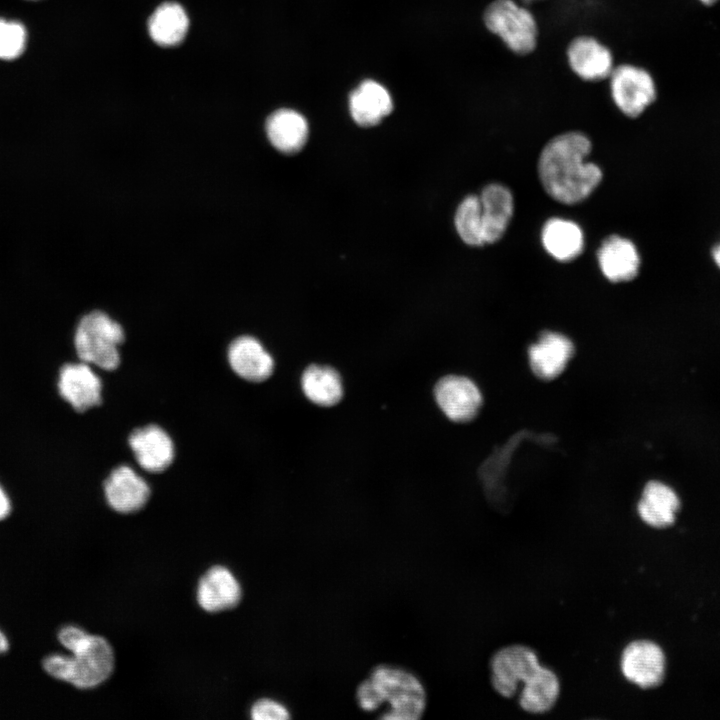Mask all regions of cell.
<instances>
[{
	"label": "cell",
	"mask_w": 720,
	"mask_h": 720,
	"mask_svg": "<svg viewBox=\"0 0 720 720\" xmlns=\"http://www.w3.org/2000/svg\"><path fill=\"white\" fill-rule=\"evenodd\" d=\"M591 152L589 138L577 131L552 138L538 160V174L545 191L564 204L586 199L602 179L601 169L586 162Z\"/></svg>",
	"instance_id": "obj_1"
},
{
	"label": "cell",
	"mask_w": 720,
	"mask_h": 720,
	"mask_svg": "<svg viewBox=\"0 0 720 720\" xmlns=\"http://www.w3.org/2000/svg\"><path fill=\"white\" fill-rule=\"evenodd\" d=\"M355 696L364 711L384 707L380 719L417 720L426 707V691L420 679L407 669L387 664L374 667L358 685Z\"/></svg>",
	"instance_id": "obj_2"
},
{
	"label": "cell",
	"mask_w": 720,
	"mask_h": 720,
	"mask_svg": "<svg viewBox=\"0 0 720 720\" xmlns=\"http://www.w3.org/2000/svg\"><path fill=\"white\" fill-rule=\"evenodd\" d=\"M59 641L71 655L55 654L45 658L43 668L50 676L80 689L95 688L111 676L114 652L104 637L69 626L61 632Z\"/></svg>",
	"instance_id": "obj_3"
},
{
	"label": "cell",
	"mask_w": 720,
	"mask_h": 720,
	"mask_svg": "<svg viewBox=\"0 0 720 720\" xmlns=\"http://www.w3.org/2000/svg\"><path fill=\"white\" fill-rule=\"evenodd\" d=\"M122 326L106 313L95 310L84 315L74 333V348L80 361L105 371L116 370L121 362L119 346L124 343Z\"/></svg>",
	"instance_id": "obj_4"
},
{
	"label": "cell",
	"mask_w": 720,
	"mask_h": 720,
	"mask_svg": "<svg viewBox=\"0 0 720 720\" xmlns=\"http://www.w3.org/2000/svg\"><path fill=\"white\" fill-rule=\"evenodd\" d=\"M487 29L514 53H531L537 43V24L532 13L514 0H494L483 15Z\"/></svg>",
	"instance_id": "obj_5"
},
{
	"label": "cell",
	"mask_w": 720,
	"mask_h": 720,
	"mask_svg": "<svg viewBox=\"0 0 720 720\" xmlns=\"http://www.w3.org/2000/svg\"><path fill=\"white\" fill-rule=\"evenodd\" d=\"M541 665L536 651L523 644H510L498 649L490 659V682L495 692L512 698Z\"/></svg>",
	"instance_id": "obj_6"
},
{
	"label": "cell",
	"mask_w": 720,
	"mask_h": 720,
	"mask_svg": "<svg viewBox=\"0 0 720 720\" xmlns=\"http://www.w3.org/2000/svg\"><path fill=\"white\" fill-rule=\"evenodd\" d=\"M609 78L612 99L628 117L639 116L656 98L652 76L640 67L619 65L613 68Z\"/></svg>",
	"instance_id": "obj_7"
},
{
	"label": "cell",
	"mask_w": 720,
	"mask_h": 720,
	"mask_svg": "<svg viewBox=\"0 0 720 720\" xmlns=\"http://www.w3.org/2000/svg\"><path fill=\"white\" fill-rule=\"evenodd\" d=\"M619 668L628 682L643 689L656 687L664 678L665 655L653 641L634 640L623 648Z\"/></svg>",
	"instance_id": "obj_8"
},
{
	"label": "cell",
	"mask_w": 720,
	"mask_h": 720,
	"mask_svg": "<svg viewBox=\"0 0 720 720\" xmlns=\"http://www.w3.org/2000/svg\"><path fill=\"white\" fill-rule=\"evenodd\" d=\"M60 396L76 412L83 413L102 403V381L83 361L64 364L58 374Z\"/></svg>",
	"instance_id": "obj_9"
},
{
	"label": "cell",
	"mask_w": 720,
	"mask_h": 720,
	"mask_svg": "<svg viewBox=\"0 0 720 720\" xmlns=\"http://www.w3.org/2000/svg\"><path fill=\"white\" fill-rule=\"evenodd\" d=\"M128 444L138 465L149 473L167 470L175 458V445L166 430L157 424L134 429Z\"/></svg>",
	"instance_id": "obj_10"
},
{
	"label": "cell",
	"mask_w": 720,
	"mask_h": 720,
	"mask_svg": "<svg viewBox=\"0 0 720 720\" xmlns=\"http://www.w3.org/2000/svg\"><path fill=\"white\" fill-rule=\"evenodd\" d=\"M103 490L107 504L121 514L144 508L151 496L149 484L128 465H119L106 477Z\"/></svg>",
	"instance_id": "obj_11"
},
{
	"label": "cell",
	"mask_w": 720,
	"mask_h": 720,
	"mask_svg": "<svg viewBox=\"0 0 720 720\" xmlns=\"http://www.w3.org/2000/svg\"><path fill=\"white\" fill-rule=\"evenodd\" d=\"M435 400L442 412L454 422H468L478 413L482 396L473 381L464 376L448 375L434 387Z\"/></svg>",
	"instance_id": "obj_12"
},
{
	"label": "cell",
	"mask_w": 720,
	"mask_h": 720,
	"mask_svg": "<svg viewBox=\"0 0 720 720\" xmlns=\"http://www.w3.org/2000/svg\"><path fill=\"white\" fill-rule=\"evenodd\" d=\"M227 361L241 379L260 383L273 373L274 360L262 343L250 335L235 338L228 346Z\"/></svg>",
	"instance_id": "obj_13"
},
{
	"label": "cell",
	"mask_w": 720,
	"mask_h": 720,
	"mask_svg": "<svg viewBox=\"0 0 720 720\" xmlns=\"http://www.w3.org/2000/svg\"><path fill=\"white\" fill-rule=\"evenodd\" d=\"M196 595L203 610L216 613L236 607L241 600L242 589L227 567L216 565L201 577Z\"/></svg>",
	"instance_id": "obj_14"
},
{
	"label": "cell",
	"mask_w": 720,
	"mask_h": 720,
	"mask_svg": "<svg viewBox=\"0 0 720 720\" xmlns=\"http://www.w3.org/2000/svg\"><path fill=\"white\" fill-rule=\"evenodd\" d=\"M567 58L572 71L587 81L603 80L614 68L610 50L591 36L573 39L567 49Z\"/></svg>",
	"instance_id": "obj_15"
},
{
	"label": "cell",
	"mask_w": 720,
	"mask_h": 720,
	"mask_svg": "<svg viewBox=\"0 0 720 720\" xmlns=\"http://www.w3.org/2000/svg\"><path fill=\"white\" fill-rule=\"evenodd\" d=\"M574 353L573 343L556 332H544L529 348V362L534 374L552 380L565 369Z\"/></svg>",
	"instance_id": "obj_16"
},
{
	"label": "cell",
	"mask_w": 720,
	"mask_h": 720,
	"mask_svg": "<svg viewBox=\"0 0 720 720\" xmlns=\"http://www.w3.org/2000/svg\"><path fill=\"white\" fill-rule=\"evenodd\" d=\"M481 219L485 244L501 239L513 215V197L510 190L498 183L485 186L481 192Z\"/></svg>",
	"instance_id": "obj_17"
},
{
	"label": "cell",
	"mask_w": 720,
	"mask_h": 720,
	"mask_svg": "<svg viewBox=\"0 0 720 720\" xmlns=\"http://www.w3.org/2000/svg\"><path fill=\"white\" fill-rule=\"evenodd\" d=\"M597 257L602 273L612 282L629 281L638 274L639 254L635 245L626 238L609 236L599 248Z\"/></svg>",
	"instance_id": "obj_18"
},
{
	"label": "cell",
	"mask_w": 720,
	"mask_h": 720,
	"mask_svg": "<svg viewBox=\"0 0 720 720\" xmlns=\"http://www.w3.org/2000/svg\"><path fill=\"white\" fill-rule=\"evenodd\" d=\"M349 110L358 125L371 127L391 113L393 101L383 85L373 80H365L351 93Z\"/></svg>",
	"instance_id": "obj_19"
},
{
	"label": "cell",
	"mask_w": 720,
	"mask_h": 720,
	"mask_svg": "<svg viewBox=\"0 0 720 720\" xmlns=\"http://www.w3.org/2000/svg\"><path fill=\"white\" fill-rule=\"evenodd\" d=\"M680 500L673 488L660 481H649L637 504L641 520L653 528H664L675 521Z\"/></svg>",
	"instance_id": "obj_20"
},
{
	"label": "cell",
	"mask_w": 720,
	"mask_h": 720,
	"mask_svg": "<svg viewBox=\"0 0 720 720\" xmlns=\"http://www.w3.org/2000/svg\"><path fill=\"white\" fill-rule=\"evenodd\" d=\"M265 129L270 143L286 154L300 151L308 138V123L305 117L288 108L273 112L267 118Z\"/></svg>",
	"instance_id": "obj_21"
},
{
	"label": "cell",
	"mask_w": 720,
	"mask_h": 720,
	"mask_svg": "<svg viewBox=\"0 0 720 720\" xmlns=\"http://www.w3.org/2000/svg\"><path fill=\"white\" fill-rule=\"evenodd\" d=\"M561 691L560 680L550 668L540 665L522 684L519 705L531 714H544L552 710Z\"/></svg>",
	"instance_id": "obj_22"
},
{
	"label": "cell",
	"mask_w": 720,
	"mask_h": 720,
	"mask_svg": "<svg viewBox=\"0 0 720 720\" xmlns=\"http://www.w3.org/2000/svg\"><path fill=\"white\" fill-rule=\"evenodd\" d=\"M541 240L555 259L567 262L579 256L584 247L581 228L570 220L551 218L543 226Z\"/></svg>",
	"instance_id": "obj_23"
},
{
	"label": "cell",
	"mask_w": 720,
	"mask_h": 720,
	"mask_svg": "<svg viewBox=\"0 0 720 720\" xmlns=\"http://www.w3.org/2000/svg\"><path fill=\"white\" fill-rule=\"evenodd\" d=\"M189 28V18L184 8L176 2L158 6L148 20V32L152 40L162 47L180 44Z\"/></svg>",
	"instance_id": "obj_24"
},
{
	"label": "cell",
	"mask_w": 720,
	"mask_h": 720,
	"mask_svg": "<svg viewBox=\"0 0 720 720\" xmlns=\"http://www.w3.org/2000/svg\"><path fill=\"white\" fill-rule=\"evenodd\" d=\"M301 386L307 399L322 407L334 406L343 397L340 374L330 366H308L302 374Z\"/></svg>",
	"instance_id": "obj_25"
},
{
	"label": "cell",
	"mask_w": 720,
	"mask_h": 720,
	"mask_svg": "<svg viewBox=\"0 0 720 720\" xmlns=\"http://www.w3.org/2000/svg\"><path fill=\"white\" fill-rule=\"evenodd\" d=\"M455 227L466 244L470 246L485 244L479 197L469 195L462 200L455 213Z\"/></svg>",
	"instance_id": "obj_26"
},
{
	"label": "cell",
	"mask_w": 720,
	"mask_h": 720,
	"mask_svg": "<svg viewBox=\"0 0 720 720\" xmlns=\"http://www.w3.org/2000/svg\"><path fill=\"white\" fill-rule=\"evenodd\" d=\"M28 40V29L23 22L0 16V61L20 58L27 49Z\"/></svg>",
	"instance_id": "obj_27"
},
{
	"label": "cell",
	"mask_w": 720,
	"mask_h": 720,
	"mask_svg": "<svg viewBox=\"0 0 720 720\" xmlns=\"http://www.w3.org/2000/svg\"><path fill=\"white\" fill-rule=\"evenodd\" d=\"M250 716L254 720H285L290 718V711L275 699L261 698L251 706Z\"/></svg>",
	"instance_id": "obj_28"
},
{
	"label": "cell",
	"mask_w": 720,
	"mask_h": 720,
	"mask_svg": "<svg viewBox=\"0 0 720 720\" xmlns=\"http://www.w3.org/2000/svg\"><path fill=\"white\" fill-rule=\"evenodd\" d=\"M11 510V502L3 487L0 485V520L5 519Z\"/></svg>",
	"instance_id": "obj_29"
},
{
	"label": "cell",
	"mask_w": 720,
	"mask_h": 720,
	"mask_svg": "<svg viewBox=\"0 0 720 720\" xmlns=\"http://www.w3.org/2000/svg\"><path fill=\"white\" fill-rule=\"evenodd\" d=\"M8 640L6 636L0 631V654L5 653L8 650Z\"/></svg>",
	"instance_id": "obj_30"
},
{
	"label": "cell",
	"mask_w": 720,
	"mask_h": 720,
	"mask_svg": "<svg viewBox=\"0 0 720 720\" xmlns=\"http://www.w3.org/2000/svg\"><path fill=\"white\" fill-rule=\"evenodd\" d=\"M713 259H714L715 263L717 264V266L720 268V245H717L713 249Z\"/></svg>",
	"instance_id": "obj_31"
},
{
	"label": "cell",
	"mask_w": 720,
	"mask_h": 720,
	"mask_svg": "<svg viewBox=\"0 0 720 720\" xmlns=\"http://www.w3.org/2000/svg\"><path fill=\"white\" fill-rule=\"evenodd\" d=\"M700 1L703 2L704 4L710 5V4L714 3L716 0H700Z\"/></svg>",
	"instance_id": "obj_32"
},
{
	"label": "cell",
	"mask_w": 720,
	"mask_h": 720,
	"mask_svg": "<svg viewBox=\"0 0 720 720\" xmlns=\"http://www.w3.org/2000/svg\"><path fill=\"white\" fill-rule=\"evenodd\" d=\"M27 1H40V0H27Z\"/></svg>",
	"instance_id": "obj_33"
}]
</instances>
